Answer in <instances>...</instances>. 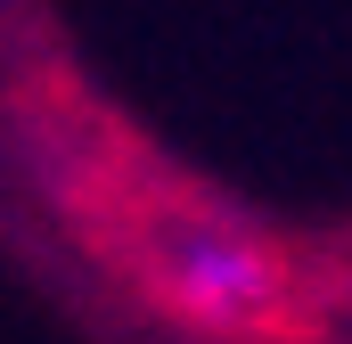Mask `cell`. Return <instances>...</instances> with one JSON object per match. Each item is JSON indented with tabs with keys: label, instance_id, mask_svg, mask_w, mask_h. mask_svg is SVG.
<instances>
[{
	"label": "cell",
	"instance_id": "cell-1",
	"mask_svg": "<svg viewBox=\"0 0 352 344\" xmlns=\"http://www.w3.org/2000/svg\"><path fill=\"white\" fill-rule=\"evenodd\" d=\"M156 295L205 336H263L287 303V262L230 222H173L148 255Z\"/></svg>",
	"mask_w": 352,
	"mask_h": 344
}]
</instances>
